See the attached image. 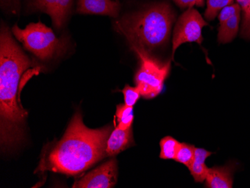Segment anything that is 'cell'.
<instances>
[{"label":"cell","mask_w":250,"mask_h":188,"mask_svg":"<svg viewBox=\"0 0 250 188\" xmlns=\"http://www.w3.org/2000/svg\"><path fill=\"white\" fill-rule=\"evenodd\" d=\"M8 26L0 31V144L2 151H10L24 137L28 112L20 102V83L22 74L32 66L30 57L22 50Z\"/></svg>","instance_id":"1"},{"label":"cell","mask_w":250,"mask_h":188,"mask_svg":"<svg viewBox=\"0 0 250 188\" xmlns=\"http://www.w3.org/2000/svg\"><path fill=\"white\" fill-rule=\"evenodd\" d=\"M112 128H88L82 114H74L61 140L44 151L36 172L51 171L72 176L87 170L106 155V143Z\"/></svg>","instance_id":"2"},{"label":"cell","mask_w":250,"mask_h":188,"mask_svg":"<svg viewBox=\"0 0 250 188\" xmlns=\"http://www.w3.org/2000/svg\"><path fill=\"white\" fill-rule=\"evenodd\" d=\"M175 19L169 4L157 2L124 15L115 22V29L126 38L130 49L150 53L168 43Z\"/></svg>","instance_id":"3"},{"label":"cell","mask_w":250,"mask_h":188,"mask_svg":"<svg viewBox=\"0 0 250 188\" xmlns=\"http://www.w3.org/2000/svg\"><path fill=\"white\" fill-rule=\"evenodd\" d=\"M11 32L24 48L41 61H50L59 58L65 54L69 47L68 38L57 37L50 28L41 21L29 23L25 29L15 25Z\"/></svg>","instance_id":"4"},{"label":"cell","mask_w":250,"mask_h":188,"mask_svg":"<svg viewBox=\"0 0 250 188\" xmlns=\"http://www.w3.org/2000/svg\"><path fill=\"white\" fill-rule=\"evenodd\" d=\"M140 59V68L134 77L136 86L139 88L141 96L146 99L155 98L162 92L164 81L168 76L171 62L163 63L140 48H133Z\"/></svg>","instance_id":"5"},{"label":"cell","mask_w":250,"mask_h":188,"mask_svg":"<svg viewBox=\"0 0 250 188\" xmlns=\"http://www.w3.org/2000/svg\"><path fill=\"white\" fill-rule=\"evenodd\" d=\"M208 23L202 18L197 10L189 8L178 18L175 24L172 39V60L175 51L183 43L188 42H197L201 44L202 31Z\"/></svg>","instance_id":"6"},{"label":"cell","mask_w":250,"mask_h":188,"mask_svg":"<svg viewBox=\"0 0 250 188\" xmlns=\"http://www.w3.org/2000/svg\"><path fill=\"white\" fill-rule=\"evenodd\" d=\"M74 0H26V8L29 12H42L51 18L56 29L64 26L69 18Z\"/></svg>","instance_id":"7"},{"label":"cell","mask_w":250,"mask_h":188,"mask_svg":"<svg viewBox=\"0 0 250 188\" xmlns=\"http://www.w3.org/2000/svg\"><path fill=\"white\" fill-rule=\"evenodd\" d=\"M118 181V164L116 158L101 164L73 185L74 188H111Z\"/></svg>","instance_id":"8"},{"label":"cell","mask_w":250,"mask_h":188,"mask_svg":"<svg viewBox=\"0 0 250 188\" xmlns=\"http://www.w3.org/2000/svg\"><path fill=\"white\" fill-rule=\"evenodd\" d=\"M120 10L121 4L118 0H77L76 12L117 18Z\"/></svg>","instance_id":"9"},{"label":"cell","mask_w":250,"mask_h":188,"mask_svg":"<svg viewBox=\"0 0 250 188\" xmlns=\"http://www.w3.org/2000/svg\"><path fill=\"white\" fill-rule=\"evenodd\" d=\"M133 144L132 127L126 130L115 127L114 130L111 132L106 143V155L108 157H115Z\"/></svg>","instance_id":"10"},{"label":"cell","mask_w":250,"mask_h":188,"mask_svg":"<svg viewBox=\"0 0 250 188\" xmlns=\"http://www.w3.org/2000/svg\"><path fill=\"white\" fill-rule=\"evenodd\" d=\"M232 165L208 168L206 186L209 188H231L233 186Z\"/></svg>","instance_id":"11"},{"label":"cell","mask_w":250,"mask_h":188,"mask_svg":"<svg viewBox=\"0 0 250 188\" xmlns=\"http://www.w3.org/2000/svg\"><path fill=\"white\" fill-rule=\"evenodd\" d=\"M212 154L213 152L204 148H196L195 149L194 159L190 167L188 168L195 182L202 183L204 181H206L208 171V168L206 165V161Z\"/></svg>","instance_id":"12"},{"label":"cell","mask_w":250,"mask_h":188,"mask_svg":"<svg viewBox=\"0 0 250 188\" xmlns=\"http://www.w3.org/2000/svg\"><path fill=\"white\" fill-rule=\"evenodd\" d=\"M241 21V12L220 24L218 32V42L220 43H227L234 40L237 36Z\"/></svg>","instance_id":"13"},{"label":"cell","mask_w":250,"mask_h":188,"mask_svg":"<svg viewBox=\"0 0 250 188\" xmlns=\"http://www.w3.org/2000/svg\"><path fill=\"white\" fill-rule=\"evenodd\" d=\"M116 108L115 127L122 130L131 127L133 122V106H127L123 104L117 105Z\"/></svg>","instance_id":"14"},{"label":"cell","mask_w":250,"mask_h":188,"mask_svg":"<svg viewBox=\"0 0 250 188\" xmlns=\"http://www.w3.org/2000/svg\"><path fill=\"white\" fill-rule=\"evenodd\" d=\"M181 143L172 137H166L160 142L161 154L160 158L164 160H175L179 150Z\"/></svg>","instance_id":"15"},{"label":"cell","mask_w":250,"mask_h":188,"mask_svg":"<svg viewBox=\"0 0 250 188\" xmlns=\"http://www.w3.org/2000/svg\"><path fill=\"white\" fill-rule=\"evenodd\" d=\"M234 0H207V8L205 17L208 21H211L218 15L225 7L234 4Z\"/></svg>","instance_id":"16"},{"label":"cell","mask_w":250,"mask_h":188,"mask_svg":"<svg viewBox=\"0 0 250 188\" xmlns=\"http://www.w3.org/2000/svg\"><path fill=\"white\" fill-rule=\"evenodd\" d=\"M195 149L196 147L194 146L189 145L187 143H181L179 150L175 158V161L189 168L194 159Z\"/></svg>","instance_id":"17"},{"label":"cell","mask_w":250,"mask_h":188,"mask_svg":"<svg viewBox=\"0 0 250 188\" xmlns=\"http://www.w3.org/2000/svg\"><path fill=\"white\" fill-rule=\"evenodd\" d=\"M124 95L125 104L129 106H133L137 101L141 97L140 90L137 87H132L129 85H125V88L122 90Z\"/></svg>","instance_id":"18"},{"label":"cell","mask_w":250,"mask_h":188,"mask_svg":"<svg viewBox=\"0 0 250 188\" xmlns=\"http://www.w3.org/2000/svg\"><path fill=\"white\" fill-rule=\"evenodd\" d=\"M241 11H242L241 7L238 3L232 4V5L225 7L221 10V12L218 15L220 25L226 22V21H228L231 17L234 16L236 14L240 13Z\"/></svg>","instance_id":"19"},{"label":"cell","mask_w":250,"mask_h":188,"mask_svg":"<svg viewBox=\"0 0 250 188\" xmlns=\"http://www.w3.org/2000/svg\"><path fill=\"white\" fill-rule=\"evenodd\" d=\"M22 0H0V6L3 12L11 15H18L21 8Z\"/></svg>","instance_id":"20"},{"label":"cell","mask_w":250,"mask_h":188,"mask_svg":"<svg viewBox=\"0 0 250 188\" xmlns=\"http://www.w3.org/2000/svg\"><path fill=\"white\" fill-rule=\"evenodd\" d=\"M243 19L241 24V36L250 40V3L242 10Z\"/></svg>","instance_id":"21"},{"label":"cell","mask_w":250,"mask_h":188,"mask_svg":"<svg viewBox=\"0 0 250 188\" xmlns=\"http://www.w3.org/2000/svg\"><path fill=\"white\" fill-rule=\"evenodd\" d=\"M181 8H192L196 6L203 7L205 5V0H172Z\"/></svg>","instance_id":"22"},{"label":"cell","mask_w":250,"mask_h":188,"mask_svg":"<svg viewBox=\"0 0 250 188\" xmlns=\"http://www.w3.org/2000/svg\"><path fill=\"white\" fill-rule=\"evenodd\" d=\"M236 1L239 4L242 10H244L250 3V0H236Z\"/></svg>","instance_id":"23"}]
</instances>
